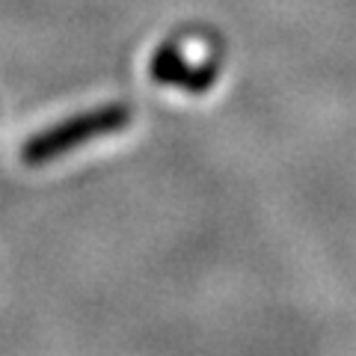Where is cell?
Here are the masks:
<instances>
[{
    "label": "cell",
    "mask_w": 356,
    "mask_h": 356,
    "mask_svg": "<svg viewBox=\"0 0 356 356\" xmlns=\"http://www.w3.org/2000/svg\"><path fill=\"white\" fill-rule=\"evenodd\" d=\"M128 122H131V107H125V104H107V107L86 110V113H77L72 119L60 122V125L39 131L36 137H30L24 143V149H21V161L30 166L48 163L65 152L81 149L89 140L125 128Z\"/></svg>",
    "instance_id": "6da1fadb"
}]
</instances>
